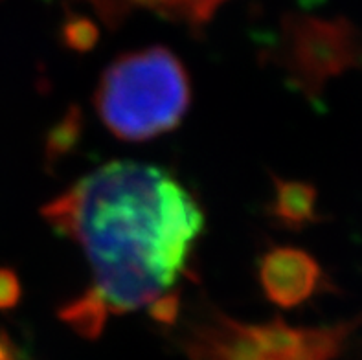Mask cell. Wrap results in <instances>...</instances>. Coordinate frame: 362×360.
Here are the masks:
<instances>
[{
  "label": "cell",
  "mask_w": 362,
  "mask_h": 360,
  "mask_svg": "<svg viewBox=\"0 0 362 360\" xmlns=\"http://www.w3.org/2000/svg\"><path fill=\"white\" fill-rule=\"evenodd\" d=\"M42 219L78 243L110 313L147 307L184 274L204 211L179 178L158 166L115 160L46 202Z\"/></svg>",
  "instance_id": "cell-1"
},
{
  "label": "cell",
  "mask_w": 362,
  "mask_h": 360,
  "mask_svg": "<svg viewBox=\"0 0 362 360\" xmlns=\"http://www.w3.org/2000/svg\"><path fill=\"white\" fill-rule=\"evenodd\" d=\"M192 107V79L179 55L147 46L118 55L103 70L94 109L124 141H147L179 127Z\"/></svg>",
  "instance_id": "cell-2"
},
{
  "label": "cell",
  "mask_w": 362,
  "mask_h": 360,
  "mask_svg": "<svg viewBox=\"0 0 362 360\" xmlns=\"http://www.w3.org/2000/svg\"><path fill=\"white\" fill-rule=\"evenodd\" d=\"M267 59L287 72L289 83L305 100L320 103L329 79L362 69V28L346 17L287 13Z\"/></svg>",
  "instance_id": "cell-3"
},
{
  "label": "cell",
  "mask_w": 362,
  "mask_h": 360,
  "mask_svg": "<svg viewBox=\"0 0 362 360\" xmlns=\"http://www.w3.org/2000/svg\"><path fill=\"white\" fill-rule=\"evenodd\" d=\"M362 316L337 325L293 327L280 316L263 324H247L257 349L274 360H333L344 352L349 337L361 327Z\"/></svg>",
  "instance_id": "cell-4"
},
{
  "label": "cell",
  "mask_w": 362,
  "mask_h": 360,
  "mask_svg": "<svg viewBox=\"0 0 362 360\" xmlns=\"http://www.w3.org/2000/svg\"><path fill=\"white\" fill-rule=\"evenodd\" d=\"M257 279L265 298L281 309H294L326 287V274L309 252L272 246L257 260Z\"/></svg>",
  "instance_id": "cell-5"
},
{
  "label": "cell",
  "mask_w": 362,
  "mask_h": 360,
  "mask_svg": "<svg viewBox=\"0 0 362 360\" xmlns=\"http://www.w3.org/2000/svg\"><path fill=\"white\" fill-rule=\"evenodd\" d=\"M180 347L189 360L267 359L254 344L247 324L208 306L197 320L186 325Z\"/></svg>",
  "instance_id": "cell-6"
},
{
  "label": "cell",
  "mask_w": 362,
  "mask_h": 360,
  "mask_svg": "<svg viewBox=\"0 0 362 360\" xmlns=\"http://www.w3.org/2000/svg\"><path fill=\"white\" fill-rule=\"evenodd\" d=\"M76 2L87 4L110 30L122 26V23L131 13L149 11L171 23L184 24L193 33H199L228 0H76Z\"/></svg>",
  "instance_id": "cell-7"
},
{
  "label": "cell",
  "mask_w": 362,
  "mask_h": 360,
  "mask_svg": "<svg viewBox=\"0 0 362 360\" xmlns=\"http://www.w3.org/2000/svg\"><path fill=\"white\" fill-rule=\"evenodd\" d=\"M274 184V199L267 206V215L287 230H303L320 223L317 214V187L305 180H287L280 175H271Z\"/></svg>",
  "instance_id": "cell-8"
},
{
  "label": "cell",
  "mask_w": 362,
  "mask_h": 360,
  "mask_svg": "<svg viewBox=\"0 0 362 360\" xmlns=\"http://www.w3.org/2000/svg\"><path fill=\"white\" fill-rule=\"evenodd\" d=\"M109 313L110 309L103 294L98 291L96 285H90L81 294L61 303L57 309V318L78 337L94 342L105 333Z\"/></svg>",
  "instance_id": "cell-9"
},
{
  "label": "cell",
  "mask_w": 362,
  "mask_h": 360,
  "mask_svg": "<svg viewBox=\"0 0 362 360\" xmlns=\"http://www.w3.org/2000/svg\"><path fill=\"white\" fill-rule=\"evenodd\" d=\"M83 131H85L83 109L78 103H70L63 116L45 134L42 156H45V169L48 173L54 175L57 166L78 149Z\"/></svg>",
  "instance_id": "cell-10"
},
{
  "label": "cell",
  "mask_w": 362,
  "mask_h": 360,
  "mask_svg": "<svg viewBox=\"0 0 362 360\" xmlns=\"http://www.w3.org/2000/svg\"><path fill=\"white\" fill-rule=\"evenodd\" d=\"M100 39L98 26L87 17H70L63 26V42L70 50L85 54L96 46Z\"/></svg>",
  "instance_id": "cell-11"
},
{
  "label": "cell",
  "mask_w": 362,
  "mask_h": 360,
  "mask_svg": "<svg viewBox=\"0 0 362 360\" xmlns=\"http://www.w3.org/2000/svg\"><path fill=\"white\" fill-rule=\"evenodd\" d=\"M180 309H182V294H180V291L173 289V291L165 292V294H158L147 306V315L155 324L164 325V327H173L179 322Z\"/></svg>",
  "instance_id": "cell-12"
},
{
  "label": "cell",
  "mask_w": 362,
  "mask_h": 360,
  "mask_svg": "<svg viewBox=\"0 0 362 360\" xmlns=\"http://www.w3.org/2000/svg\"><path fill=\"white\" fill-rule=\"evenodd\" d=\"M23 300V283L11 267H0V313L13 310Z\"/></svg>",
  "instance_id": "cell-13"
},
{
  "label": "cell",
  "mask_w": 362,
  "mask_h": 360,
  "mask_svg": "<svg viewBox=\"0 0 362 360\" xmlns=\"http://www.w3.org/2000/svg\"><path fill=\"white\" fill-rule=\"evenodd\" d=\"M0 360H30L6 329H0Z\"/></svg>",
  "instance_id": "cell-14"
},
{
  "label": "cell",
  "mask_w": 362,
  "mask_h": 360,
  "mask_svg": "<svg viewBox=\"0 0 362 360\" xmlns=\"http://www.w3.org/2000/svg\"><path fill=\"white\" fill-rule=\"evenodd\" d=\"M263 360H274V359H263Z\"/></svg>",
  "instance_id": "cell-15"
}]
</instances>
